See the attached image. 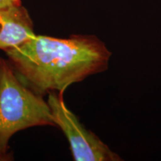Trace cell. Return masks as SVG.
Returning a JSON list of instances; mask_svg holds the SVG:
<instances>
[{
    "label": "cell",
    "instance_id": "obj_1",
    "mask_svg": "<svg viewBox=\"0 0 161 161\" xmlns=\"http://www.w3.org/2000/svg\"><path fill=\"white\" fill-rule=\"evenodd\" d=\"M5 54L20 79L41 95L64 94L71 84L108 69L111 57L96 36L82 35L69 38L35 35Z\"/></svg>",
    "mask_w": 161,
    "mask_h": 161
},
{
    "label": "cell",
    "instance_id": "obj_2",
    "mask_svg": "<svg viewBox=\"0 0 161 161\" xmlns=\"http://www.w3.org/2000/svg\"><path fill=\"white\" fill-rule=\"evenodd\" d=\"M56 126L43 95L20 79L8 60L0 58V161L13 160L10 139L35 126Z\"/></svg>",
    "mask_w": 161,
    "mask_h": 161
},
{
    "label": "cell",
    "instance_id": "obj_3",
    "mask_svg": "<svg viewBox=\"0 0 161 161\" xmlns=\"http://www.w3.org/2000/svg\"><path fill=\"white\" fill-rule=\"evenodd\" d=\"M47 103L56 126L59 127L70 145L75 161H119V156L110 149L94 133L85 128L66 105L63 93H48Z\"/></svg>",
    "mask_w": 161,
    "mask_h": 161
},
{
    "label": "cell",
    "instance_id": "obj_4",
    "mask_svg": "<svg viewBox=\"0 0 161 161\" xmlns=\"http://www.w3.org/2000/svg\"><path fill=\"white\" fill-rule=\"evenodd\" d=\"M35 35L33 22L22 4L0 8V49L9 51Z\"/></svg>",
    "mask_w": 161,
    "mask_h": 161
},
{
    "label": "cell",
    "instance_id": "obj_5",
    "mask_svg": "<svg viewBox=\"0 0 161 161\" xmlns=\"http://www.w3.org/2000/svg\"><path fill=\"white\" fill-rule=\"evenodd\" d=\"M22 4L21 0H0V8Z\"/></svg>",
    "mask_w": 161,
    "mask_h": 161
}]
</instances>
